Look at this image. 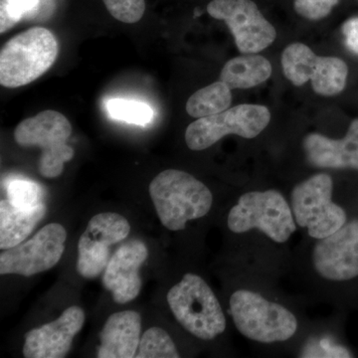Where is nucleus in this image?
<instances>
[{
	"label": "nucleus",
	"mask_w": 358,
	"mask_h": 358,
	"mask_svg": "<svg viewBox=\"0 0 358 358\" xmlns=\"http://www.w3.org/2000/svg\"><path fill=\"white\" fill-rule=\"evenodd\" d=\"M341 31L345 37L346 47L358 55V17L346 20L341 27Z\"/></svg>",
	"instance_id": "obj_28"
},
{
	"label": "nucleus",
	"mask_w": 358,
	"mask_h": 358,
	"mask_svg": "<svg viewBox=\"0 0 358 358\" xmlns=\"http://www.w3.org/2000/svg\"><path fill=\"white\" fill-rule=\"evenodd\" d=\"M167 303L183 329L211 341L226 329V317L215 294L199 275L185 274L167 294Z\"/></svg>",
	"instance_id": "obj_3"
},
{
	"label": "nucleus",
	"mask_w": 358,
	"mask_h": 358,
	"mask_svg": "<svg viewBox=\"0 0 358 358\" xmlns=\"http://www.w3.org/2000/svg\"><path fill=\"white\" fill-rule=\"evenodd\" d=\"M38 0H2L1 2V29L4 33L15 25L23 14L28 13L36 6Z\"/></svg>",
	"instance_id": "obj_25"
},
{
	"label": "nucleus",
	"mask_w": 358,
	"mask_h": 358,
	"mask_svg": "<svg viewBox=\"0 0 358 358\" xmlns=\"http://www.w3.org/2000/svg\"><path fill=\"white\" fill-rule=\"evenodd\" d=\"M106 8L115 20L134 24L143 18L145 0H103Z\"/></svg>",
	"instance_id": "obj_24"
},
{
	"label": "nucleus",
	"mask_w": 358,
	"mask_h": 358,
	"mask_svg": "<svg viewBox=\"0 0 358 358\" xmlns=\"http://www.w3.org/2000/svg\"><path fill=\"white\" fill-rule=\"evenodd\" d=\"M180 357L173 338L160 327H150L141 338L138 358H178Z\"/></svg>",
	"instance_id": "obj_21"
},
{
	"label": "nucleus",
	"mask_w": 358,
	"mask_h": 358,
	"mask_svg": "<svg viewBox=\"0 0 358 358\" xmlns=\"http://www.w3.org/2000/svg\"><path fill=\"white\" fill-rule=\"evenodd\" d=\"M71 134L72 126L67 117L49 110L20 122L14 131V140L20 147L41 148L40 173L55 178L62 174L66 162L74 157V150L67 143Z\"/></svg>",
	"instance_id": "obj_6"
},
{
	"label": "nucleus",
	"mask_w": 358,
	"mask_h": 358,
	"mask_svg": "<svg viewBox=\"0 0 358 358\" xmlns=\"http://www.w3.org/2000/svg\"><path fill=\"white\" fill-rule=\"evenodd\" d=\"M129 231V221L114 212L92 217L78 243V273L86 279L102 274L110 259V246L124 241Z\"/></svg>",
	"instance_id": "obj_12"
},
{
	"label": "nucleus",
	"mask_w": 358,
	"mask_h": 358,
	"mask_svg": "<svg viewBox=\"0 0 358 358\" xmlns=\"http://www.w3.org/2000/svg\"><path fill=\"white\" fill-rule=\"evenodd\" d=\"M272 74V66L267 59L255 54H244L224 65L220 81L231 90L250 89L267 81Z\"/></svg>",
	"instance_id": "obj_19"
},
{
	"label": "nucleus",
	"mask_w": 358,
	"mask_h": 358,
	"mask_svg": "<svg viewBox=\"0 0 358 358\" xmlns=\"http://www.w3.org/2000/svg\"><path fill=\"white\" fill-rule=\"evenodd\" d=\"M148 190L160 222L171 231L183 230L186 223L204 217L213 203L212 193L204 183L178 169L157 174Z\"/></svg>",
	"instance_id": "obj_1"
},
{
	"label": "nucleus",
	"mask_w": 358,
	"mask_h": 358,
	"mask_svg": "<svg viewBox=\"0 0 358 358\" xmlns=\"http://www.w3.org/2000/svg\"><path fill=\"white\" fill-rule=\"evenodd\" d=\"M303 150L310 164L320 169H352L358 171V119L350 124L341 140L320 134H308Z\"/></svg>",
	"instance_id": "obj_16"
},
{
	"label": "nucleus",
	"mask_w": 358,
	"mask_h": 358,
	"mask_svg": "<svg viewBox=\"0 0 358 358\" xmlns=\"http://www.w3.org/2000/svg\"><path fill=\"white\" fill-rule=\"evenodd\" d=\"M7 196L20 208H32L41 204L39 186L25 179H14L7 186Z\"/></svg>",
	"instance_id": "obj_23"
},
{
	"label": "nucleus",
	"mask_w": 358,
	"mask_h": 358,
	"mask_svg": "<svg viewBox=\"0 0 358 358\" xmlns=\"http://www.w3.org/2000/svg\"><path fill=\"white\" fill-rule=\"evenodd\" d=\"M67 232L62 225L51 223L28 241L0 254V274L31 277L53 268L64 253Z\"/></svg>",
	"instance_id": "obj_11"
},
{
	"label": "nucleus",
	"mask_w": 358,
	"mask_h": 358,
	"mask_svg": "<svg viewBox=\"0 0 358 358\" xmlns=\"http://www.w3.org/2000/svg\"><path fill=\"white\" fill-rule=\"evenodd\" d=\"M313 265L327 281L345 282L358 277V219L317 241Z\"/></svg>",
	"instance_id": "obj_13"
},
{
	"label": "nucleus",
	"mask_w": 358,
	"mask_h": 358,
	"mask_svg": "<svg viewBox=\"0 0 358 358\" xmlns=\"http://www.w3.org/2000/svg\"><path fill=\"white\" fill-rule=\"evenodd\" d=\"M339 0H294L296 13L310 20H320L331 13Z\"/></svg>",
	"instance_id": "obj_26"
},
{
	"label": "nucleus",
	"mask_w": 358,
	"mask_h": 358,
	"mask_svg": "<svg viewBox=\"0 0 358 358\" xmlns=\"http://www.w3.org/2000/svg\"><path fill=\"white\" fill-rule=\"evenodd\" d=\"M141 317L134 310L113 313L100 334L99 358L136 357L141 341Z\"/></svg>",
	"instance_id": "obj_17"
},
{
	"label": "nucleus",
	"mask_w": 358,
	"mask_h": 358,
	"mask_svg": "<svg viewBox=\"0 0 358 358\" xmlns=\"http://www.w3.org/2000/svg\"><path fill=\"white\" fill-rule=\"evenodd\" d=\"M46 213L43 203L32 208H20L9 199L0 202V248L17 246L31 234Z\"/></svg>",
	"instance_id": "obj_18"
},
{
	"label": "nucleus",
	"mask_w": 358,
	"mask_h": 358,
	"mask_svg": "<svg viewBox=\"0 0 358 358\" xmlns=\"http://www.w3.org/2000/svg\"><path fill=\"white\" fill-rule=\"evenodd\" d=\"M207 13L227 24L242 54L263 51L277 37L274 26L252 0H212L207 6Z\"/></svg>",
	"instance_id": "obj_10"
},
{
	"label": "nucleus",
	"mask_w": 358,
	"mask_h": 358,
	"mask_svg": "<svg viewBox=\"0 0 358 358\" xmlns=\"http://www.w3.org/2000/svg\"><path fill=\"white\" fill-rule=\"evenodd\" d=\"M231 103V89L219 80L195 92L186 103V112L190 117L201 119L229 109Z\"/></svg>",
	"instance_id": "obj_20"
},
{
	"label": "nucleus",
	"mask_w": 358,
	"mask_h": 358,
	"mask_svg": "<svg viewBox=\"0 0 358 358\" xmlns=\"http://www.w3.org/2000/svg\"><path fill=\"white\" fill-rule=\"evenodd\" d=\"M227 225L236 234L257 229L275 243H285L296 232L293 210L281 193L266 192L245 193L228 214Z\"/></svg>",
	"instance_id": "obj_5"
},
{
	"label": "nucleus",
	"mask_w": 358,
	"mask_h": 358,
	"mask_svg": "<svg viewBox=\"0 0 358 358\" xmlns=\"http://www.w3.org/2000/svg\"><path fill=\"white\" fill-rule=\"evenodd\" d=\"M85 313L73 306L54 322L26 334L23 357L26 358H62L69 352L73 339L81 331Z\"/></svg>",
	"instance_id": "obj_14"
},
{
	"label": "nucleus",
	"mask_w": 358,
	"mask_h": 358,
	"mask_svg": "<svg viewBox=\"0 0 358 358\" xmlns=\"http://www.w3.org/2000/svg\"><path fill=\"white\" fill-rule=\"evenodd\" d=\"M282 68L285 76L294 86H303L310 81L313 91L322 96H334L343 92L348 75L345 61L320 57L303 43H293L285 49Z\"/></svg>",
	"instance_id": "obj_9"
},
{
	"label": "nucleus",
	"mask_w": 358,
	"mask_h": 358,
	"mask_svg": "<svg viewBox=\"0 0 358 358\" xmlns=\"http://www.w3.org/2000/svg\"><path fill=\"white\" fill-rule=\"evenodd\" d=\"M148 257L147 246L138 239L127 242L110 257L103 271V285L115 303L124 305L140 294V268Z\"/></svg>",
	"instance_id": "obj_15"
},
{
	"label": "nucleus",
	"mask_w": 358,
	"mask_h": 358,
	"mask_svg": "<svg viewBox=\"0 0 358 358\" xmlns=\"http://www.w3.org/2000/svg\"><path fill=\"white\" fill-rule=\"evenodd\" d=\"M271 114L261 105H238L209 117L192 122L185 131V141L192 150H203L215 145L228 134L254 138L270 122Z\"/></svg>",
	"instance_id": "obj_8"
},
{
	"label": "nucleus",
	"mask_w": 358,
	"mask_h": 358,
	"mask_svg": "<svg viewBox=\"0 0 358 358\" xmlns=\"http://www.w3.org/2000/svg\"><path fill=\"white\" fill-rule=\"evenodd\" d=\"M352 353L345 348L334 345L327 339H322L317 345L307 346L303 352L301 357H352Z\"/></svg>",
	"instance_id": "obj_27"
},
{
	"label": "nucleus",
	"mask_w": 358,
	"mask_h": 358,
	"mask_svg": "<svg viewBox=\"0 0 358 358\" xmlns=\"http://www.w3.org/2000/svg\"><path fill=\"white\" fill-rule=\"evenodd\" d=\"M230 313L240 334L257 343H282L298 331V320L291 310L249 289L233 293Z\"/></svg>",
	"instance_id": "obj_4"
},
{
	"label": "nucleus",
	"mask_w": 358,
	"mask_h": 358,
	"mask_svg": "<svg viewBox=\"0 0 358 358\" xmlns=\"http://www.w3.org/2000/svg\"><path fill=\"white\" fill-rule=\"evenodd\" d=\"M57 39L50 30L33 27L9 40L0 52V84L20 88L45 74L57 59Z\"/></svg>",
	"instance_id": "obj_2"
},
{
	"label": "nucleus",
	"mask_w": 358,
	"mask_h": 358,
	"mask_svg": "<svg viewBox=\"0 0 358 358\" xmlns=\"http://www.w3.org/2000/svg\"><path fill=\"white\" fill-rule=\"evenodd\" d=\"M333 178L317 173L292 192V210L300 227L315 239H324L348 222L345 211L333 201Z\"/></svg>",
	"instance_id": "obj_7"
},
{
	"label": "nucleus",
	"mask_w": 358,
	"mask_h": 358,
	"mask_svg": "<svg viewBox=\"0 0 358 358\" xmlns=\"http://www.w3.org/2000/svg\"><path fill=\"white\" fill-rule=\"evenodd\" d=\"M110 117L129 124L145 126L154 119V110L147 103L138 101L112 99L107 103Z\"/></svg>",
	"instance_id": "obj_22"
}]
</instances>
